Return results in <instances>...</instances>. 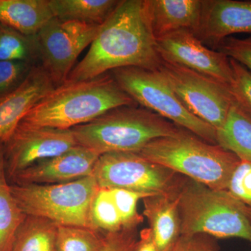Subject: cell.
I'll use <instances>...</instances> for the list:
<instances>
[{
    "label": "cell",
    "instance_id": "1",
    "mask_svg": "<svg viewBox=\"0 0 251 251\" xmlns=\"http://www.w3.org/2000/svg\"><path fill=\"white\" fill-rule=\"evenodd\" d=\"M162 62L145 0H123L101 25L88 52L67 81L90 80L120 68L158 70Z\"/></svg>",
    "mask_w": 251,
    "mask_h": 251
},
{
    "label": "cell",
    "instance_id": "2",
    "mask_svg": "<svg viewBox=\"0 0 251 251\" xmlns=\"http://www.w3.org/2000/svg\"><path fill=\"white\" fill-rule=\"evenodd\" d=\"M135 102L122 90L110 73L90 80L66 81L27 112L19 125L72 129L105 112Z\"/></svg>",
    "mask_w": 251,
    "mask_h": 251
},
{
    "label": "cell",
    "instance_id": "3",
    "mask_svg": "<svg viewBox=\"0 0 251 251\" xmlns=\"http://www.w3.org/2000/svg\"><path fill=\"white\" fill-rule=\"evenodd\" d=\"M137 153L181 176L221 191L227 190L240 161L234 153L184 128L152 140Z\"/></svg>",
    "mask_w": 251,
    "mask_h": 251
},
{
    "label": "cell",
    "instance_id": "4",
    "mask_svg": "<svg viewBox=\"0 0 251 251\" xmlns=\"http://www.w3.org/2000/svg\"><path fill=\"white\" fill-rule=\"evenodd\" d=\"M181 128L148 109L133 105L112 109L71 130L77 145L100 156L111 152H139L152 140L174 135Z\"/></svg>",
    "mask_w": 251,
    "mask_h": 251
},
{
    "label": "cell",
    "instance_id": "5",
    "mask_svg": "<svg viewBox=\"0 0 251 251\" xmlns=\"http://www.w3.org/2000/svg\"><path fill=\"white\" fill-rule=\"evenodd\" d=\"M177 198L181 235L239 238L251 244V224L246 205L227 191L186 177Z\"/></svg>",
    "mask_w": 251,
    "mask_h": 251
},
{
    "label": "cell",
    "instance_id": "6",
    "mask_svg": "<svg viewBox=\"0 0 251 251\" xmlns=\"http://www.w3.org/2000/svg\"><path fill=\"white\" fill-rule=\"evenodd\" d=\"M11 189L27 216L44 218L59 226L96 230L91 209L99 186L93 175L63 184H18Z\"/></svg>",
    "mask_w": 251,
    "mask_h": 251
},
{
    "label": "cell",
    "instance_id": "7",
    "mask_svg": "<svg viewBox=\"0 0 251 251\" xmlns=\"http://www.w3.org/2000/svg\"><path fill=\"white\" fill-rule=\"evenodd\" d=\"M110 74L135 103L208 143L217 145L215 128L185 107L158 70L125 67L115 69Z\"/></svg>",
    "mask_w": 251,
    "mask_h": 251
},
{
    "label": "cell",
    "instance_id": "8",
    "mask_svg": "<svg viewBox=\"0 0 251 251\" xmlns=\"http://www.w3.org/2000/svg\"><path fill=\"white\" fill-rule=\"evenodd\" d=\"M99 188H120L146 196L177 195L186 177L137 153L100 155L93 171Z\"/></svg>",
    "mask_w": 251,
    "mask_h": 251
},
{
    "label": "cell",
    "instance_id": "9",
    "mask_svg": "<svg viewBox=\"0 0 251 251\" xmlns=\"http://www.w3.org/2000/svg\"><path fill=\"white\" fill-rule=\"evenodd\" d=\"M158 71L193 115L216 130L222 126L234 101L228 85L163 61Z\"/></svg>",
    "mask_w": 251,
    "mask_h": 251
},
{
    "label": "cell",
    "instance_id": "10",
    "mask_svg": "<svg viewBox=\"0 0 251 251\" xmlns=\"http://www.w3.org/2000/svg\"><path fill=\"white\" fill-rule=\"evenodd\" d=\"M100 27L53 18L36 34L41 65L55 87L67 80L77 57L93 42Z\"/></svg>",
    "mask_w": 251,
    "mask_h": 251
},
{
    "label": "cell",
    "instance_id": "11",
    "mask_svg": "<svg viewBox=\"0 0 251 251\" xmlns=\"http://www.w3.org/2000/svg\"><path fill=\"white\" fill-rule=\"evenodd\" d=\"M156 47L163 62L187 68L226 85L232 81L228 57L206 47L192 31L181 29L158 38Z\"/></svg>",
    "mask_w": 251,
    "mask_h": 251
},
{
    "label": "cell",
    "instance_id": "12",
    "mask_svg": "<svg viewBox=\"0 0 251 251\" xmlns=\"http://www.w3.org/2000/svg\"><path fill=\"white\" fill-rule=\"evenodd\" d=\"M77 145L71 129L19 125L4 143L8 171L14 177L38 162L57 156Z\"/></svg>",
    "mask_w": 251,
    "mask_h": 251
},
{
    "label": "cell",
    "instance_id": "13",
    "mask_svg": "<svg viewBox=\"0 0 251 251\" xmlns=\"http://www.w3.org/2000/svg\"><path fill=\"white\" fill-rule=\"evenodd\" d=\"M251 36V0H202V13L196 36L216 48L234 34Z\"/></svg>",
    "mask_w": 251,
    "mask_h": 251
},
{
    "label": "cell",
    "instance_id": "14",
    "mask_svg": "<svg viewBox=\"0 0 251 251\" xmlns=\"http://www.w3.org/2000/svg\"><path fill=\"white\" fill-rule=\"evenodd\" d=\"M98 153L77 145L65 152L38 162L14 176L19 184H54L92 176Z\"/></svg>",
    "mask_w": 251,
    "mask_h": 251
},
{
    "label": "cell",
    "instance_id": "15",
    "mask_svg": "<svg viewBox=\"0 0 251 251\" xmlns=\"http://www.w3.org/2000/svg\"><path fill=\"white\" fill-rule=\"evenodd\" d=\"M55 85L41 64H36L17 90L0 101V140L5 143L28 112Z\"/></svg>",
    "mask_w": 251,
    "mask_h": 251
},
{
    "label": "cell",
    "instance_id": "16",
    "mask_svg": "<svg viewBox=\"0 0 251 251\" xmlns=\"http://www.w3.org/2000/svg\"><path fill=\"white\" fill-rule=\"evenodd\" d=\"M145 4L155 39L181 29L198 31L202 0H145Z\"/></svg>",
    "mask_w": 251,
    "mask_h": 251
},
{
    "label": "cell",
    "instance_id": "17",
    "mask_svg": "<svg viewBox=\"0 0 251 251\" xmlns=\"http://www.w3.org/2000/svg\"><path fill=\"white\" fill-rule=\"evenodd\" d=\"M177 195L143 198V215L151 229L157 251H170L181 235Z\"/></svg>",
    "mask_w": 251,
    "mask_h": 251
},
{
    "label": "cell",
    "instance_id": "18",
    "mask_svg": "<svg viewBox=\"0 0 251 251\" xmlns=\"http://www.w3.org/2000/svg\"><path fill=\"white\" fill-rule=\"evenodd\" d=\"M54 18L50 0H0V23L35 36Z\"/></svg>",
    "mask_w": 251,
    "mask_h": 251
},
{
    "label": "cell",
    "instance_id": "19",
    "mask_svg": "<svg viewBox=\"0 0 251 251\" xmlns=\"http://www.w3.org/2000/svg\"><path fill=\"white\" fill-rule=\"evenodd\" d=\"M216 144L239 159L251 161V117L234 100L224 125L216 130Z\"/></svg>",
    "mask_w": 251,
    "mask_h": 251
},
{
    "label": "cell",
    "instance_id": "20",
    "mask_svg": "<svg viewBox=\"0 0 251 251\" xmlns=\"http://www.w3.org/2000/svg\"><path fill=\"white\" fill-rule=\"evenodd\" d=\"M120 2L117 0H50L54 18L94 25L103 24Z\"/></svg>",
    "mask_w": 251,
    "mask_h": 251
},
{
    "label": "cell",
    "instance_id": "21",
    "mask_svg": "<svg viewBox=\"0 0 251 251\" xmlns=\"http://www.w3.org/2000/svg\"><path fill=\"white\" fill-rule=\"evenodd\" d=\"M58 225L49 219L27 216L18 229L11 251H57Z\"/></svg>",
    "mask_w": 251,
    "mask_h": 251
},
{
    "label": "cell",
    "instance_id": "22",
    "mask_svg": "<svg viewBox=\"0 0 251 251\" xmlns=\"http://www.w3.org/2000/svg\"><path fill=\"white\" fill-rule=\"evenodd\" d=\"M4 165L5 158L0 161V251H11L18 230L27 215L11 192Z\"/></svg>",
    "mask_w": 251,
    "mask_h": 251
},
{
    "label": "cell",
    "instance_id": "23",
    "mask_svg": "<svg viewBox=\"0 0 251 251\" xmlns=\"http://www.w3.org/2000/svg\"><path fill=\"white\" fill-rule=\"evenodd\" d=\"M39 59L35 36H27L0 23V61L36 64Z\"/></svg>",
    "mask_w": 251,
    "mask_h": 251
},
{
    "label": "cell",
    "instance_id": "24",
    "mask_svg": "<svg viewBox=\"0 0 251 251\" xmlns=\"http://www.w3.org/2000/svg\"><path fill=\"white\" fill-rule=\"evenodd\" d=\"M87 227L59 226L57 233V251H103L106 234Z\"/></svg>",
    "mask_w": 251,
    "mask_h": 251
},
{
    "label": "cell",
    "instance_id": "25",
    "mask_svg": "<svg viewBox=\"0 0 251 251\" xmlns=\"http://www.w3.org/2000/svg\"><path fill=\"white\" fill-rule=\"evenodd\" d=\"M94 229L105 234L122 229L120 214L112 199L109 188H99L91 209Z\"/></svg>",
    "mask_w": 251,
    "mask_h": 251
},
{
    "label": "cell",
    "instance_id": "26",
    "mask_svg": "<svg viewBox=\"0 0 251 251\" xmlns=\"http://www.w3.org/2000/svg\"><path fill=\"white\" fill-rule=\"evenodd\" d=\"M109 189L120 214L122 229L137 228L143 222V216L138 212V201L148 196L120 188Z\"/></svg>",
    "mask_w": 251,
    "mask_h": 251
},
{
    "label": "cell",
    "instance_id": "27",
    "mask_svg": "<svg viewBox=\"0 0 251 251\" xmlns=\"http://www.w3.org/2000/svg\"><path fill=\"white\" fill-rule=\"evenodd\" d=\"M35 65L21 61H0V101L22 85Z\"/></svg>",
    "mask_w": 251,
    "mask_h": 251
},
{
    "label": "cell",
    "instance_id": "28",
    "mask_svg": "<svg viewBox=\"0 0 251 251\" xmlns=\"http://www.w3.org/2000/svg\"><path fill=\"white\" fill-rule=\"evenodd\" d=\"M229 62L232 71L229 91L234 102L251 117V72L233 59Z\"/></svg>",
    "mask_w": 251,
    "mask_h": 251
},
{
    "label": "cell",
    "instance_id": "29",
    "mask_svg": "<svg viewBox=\"0 0 251 251\" xmlns=\"http://www.w3.org/2000/svg\"><path fill=\"white\" fill-rule=\"evenodd\" d=\"M226 191L239 202L251 207V161L240 160Z\"/></svg>",
    "mask_w": 251,
    "mask_h": 251
},
{
    "label": "cell",
    "instance_id": "30",
    "mask_svg": "<svg viewBox=\"0 0 251 251\" xmlns=\"http://www.w3.org/2000/svg\"><path fill=\"white\" fill-rule=\"evenodd\" d=\"M215 49L251 72V36L247 38H226Z\"/></svg>",
    "mask_w": 251,
    "mask_h": 251
},
{
    "label": "cell",
    "instance_id": "31",
    "mask_svg": "<svg viewBox=\"0 0 251 251\" xmlns=\"http://www.w3.org/2000/svg\"><path fill=\"white\" fill-rule=\"evenodd\" d=\"M170 251H219L214 237L203 234L181 235Z\"/></svg>",
    "mask_w": 251,
    "mask_h": 251
},
{
    "label": "cell",
    "instance_id": "32",
    "mask_svg": "<svg viewBox=\"0 0 251 251\" xmlns=\"http://www.w3.org/2000/svg\"><path fill=\"white\" fill-rule=\"evenodd\" d=\"M103 251H133L138 241L137 228L122 229L105 236Z\"/></svg>",
    "mask_w": 251,
    "mask_h": 251
},
{
    "label": "cell",
    "instance_id": "33",
    "mask_svg": "<svg viewBox=\"0 0 251 251\" xmlns=\"http://www.w3.org/2000/svg\"><path fill=\"white\" fill-rule=\"evenodd\" d=\"M133 251H157L152 233L149 227L140 231L139 238Z\"/></svg>",
    "mask_w": 251,
    "mask_h": 251
},
{
    "label": "cell",
    "instance_id": "34",
    "mask_svg": "<svg viewBox=\"0 0 251 251\" xmlns=\"http://www.w3.org/2000/svg\"><path fill=\"white\" fill-rule=\"evenodd\" d=\"M4 158V143L0 140V161Z\"/></svg>",
    "mask_w": 251,
    "mask_h": 251
},
{
    "label": "cell",
    "instance_id": "35",
    "mask_svg": "<svg viewBox=\"0 0 251 251\" xmlns=\"http://www.w3.org/2000/svg\"><path fill=\"white\" fill-rule=\"evenodd\" d=\"M245 211L246 214L249 218V221H250L251 224V206H248L247 205L245 206Z\"/></svg>",
    "mask_w": 251,
    "mask_h": 251
}]
</instances>
